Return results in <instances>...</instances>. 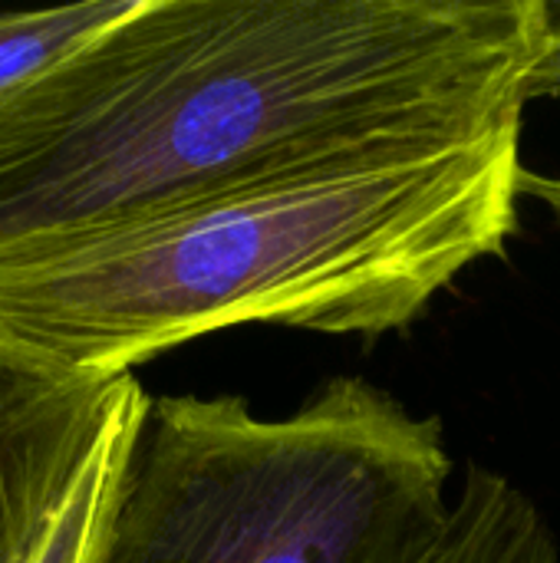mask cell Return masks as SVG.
<instances>
[{
	"mask_svg": "<svg viewBox=\"0 0 560 563\" xmlns=\"http://www.w3.org/2000/svg\"><path fill=\"white\" fill-rule=\"evenodd\" d=\"M548 0H135L0 99V247L521 129Z\"/></svg>",
	"mask_w": 560,
	"mask_h": 563,
	"instance_id": "6da1fadb",
	"label": "cell"
},
{
	"mask_svg": "<svg viewBox=\"0 0 560 563\" xmlns=\"http://www.w3.org/2000/svg\"><path fill=\"white\" fill-rule=\"evenodd\" d=\"M521 129L340 162L0 247V340L132 376L228 327L376 340L518 234Z\"/></svg>",
	"mask_w": 560,
	"mask_h": 563,
	"instance_id": "7a4b0ae2",
	"label": "cell"
},
{
	"mask_svg": "<svg viewBox=\"0 0 560 563\" xmlns=\"http://www.w3.org/2000/svg\"><path fill=\"white\" fill-rule=\"evenodd\" d=\"M452 472L442 422L356 376L277 419L149 396L96 563H422Z\"/></svg>",
	"mask_w": 560,
	"mask_h": 563,
	"instance_id": "3957f363",
	"label": "cell"
},
{
	"mask_svg": "<svg viewBox=\"0 0 560 563\" xmlns=\"http://www.w3.org/2000/svg\"><path fill=\"white\" fill-rule=\"evenodd\" d=\"M145 402L135 376H76L0 340V563L36 558L102 445Z\"/></svg>",
	"mask_w": 560,
	"mask_h": 563,
	"instance_id": "277c9868",
	"label": "cell"
},
{
	"mask_svg": "<svg viewBox=\"0 0 560 563\" xmlns=\"http://www.w3.org/2000/svg\"><path fill=\"white\" fill-rule=\"evenodd\" d=\"M422 563H560L541 508L502 472L469 465L442 541Z\"/></svg>",
	"mask_w": 560,
	"mask_h": 563,
	"instance_id": "5b68a950",
	"label": "cell"
},
{
	"mask_svg": "<svg viewBox=\"0 0 560 563\" xmlns=\"http://www.w3.org/2000/svg\"><path fill=\"white\" fill-rule=\"evenodd\" d=\"M135 0H86L50 10H0V99L112 26Z\"/></svg>",
	"mask_w": 560,
	"mask_h": 563,
	"instance_id": "8992f818",
	"label": "cell"
},
{
	"mask_svg": "<svg viewBox=\"0 0 560 563\" xmlns=\"http://www.w3.org/2000/svg\"><path fill=\"white\" fill-rule=\"evenodd\" d=\"M149 406V402H145ZM145 412V409H142ZM142 412L112 432L30 563H96Z\"/></svg>",
	"mask_w": 560,
	"mask_h": 563,
	"instance_id": "52a82bcc",
	"label": "cell"
},
{
	"mask_svg": "<svg viewBox=\"0 0 560 563\" xmlns=\"http://www.w3.org/2000/svg\"><path fill=\"white\" fill-rule=\"evenodd\" d=\"M545 96H560V0L548 3V33L528 82V99H545Z\"/></svg>",
	"mask_w": 560,
	"mask_h": 563,
	"instance_id": "ba28073f",
	"label": "cell"
},
{
	"mask_svg": "<svg viewBox=\"0 0 560 563\" xmlns=\"http://www.w3.org/2000/svg\"><path fill=\"white\" fill-rule=\"evenodd\" d=\"M521 195L538 198V201L551 211V218L558 221L560 228V175H528V172H525Z\"/></svg>",
	"mask_w": 560,
	"mask_h": 563,
	"instance_id": "9c48e42d",
	"label": "cell"
}]
</instances>
